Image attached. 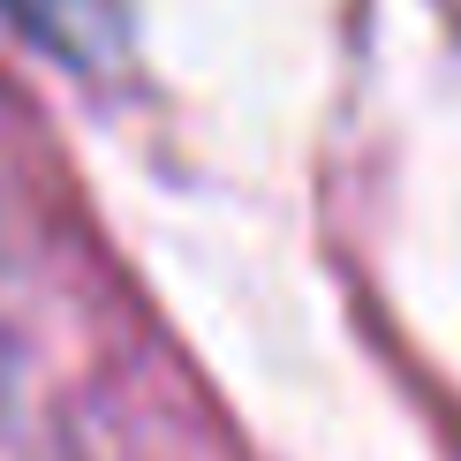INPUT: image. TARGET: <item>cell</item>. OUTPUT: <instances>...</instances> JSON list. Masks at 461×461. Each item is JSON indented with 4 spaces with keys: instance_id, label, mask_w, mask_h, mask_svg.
<instances>
[{
    "instance_id": "cell-1",
    "label": "cell",
    "mask_w": 461,
    "mask_h": 461,
    "mask_svg": "<svg viewBox=\"0 0 461 461\" xmlns=\"http://www.w3.org/2000/svg\"><path fill=\"white\" fill-rule=\"evenodd\" d=\"M8 23L31 38L38 53H53L61 68H122L129 38H137V0H0Z\"/></svg>"
}]
</instances>
